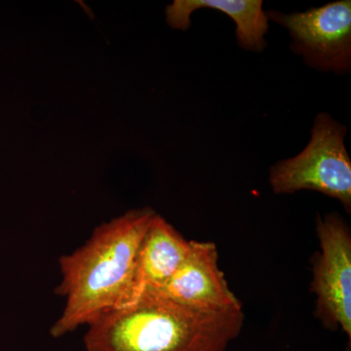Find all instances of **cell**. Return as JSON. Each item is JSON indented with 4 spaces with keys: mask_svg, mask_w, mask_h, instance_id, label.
I'll list each match as a JSON object with an SVG mask.
<instances>
[{
    "mask_svg": "<svg viewBox=\"0 0 351 351\" xmlns=\"http://www.w3.org/2000/svg\"><path fill=\"white\" fill-rule=\"evenodd\" d=\"M348 128L328 113L316 117L306 149L293 158L279 161L269 170L274 193L318 191L351 212V161L345 145Z\"/></svg>",
    "mask_w": 351,
    "mask_h": 351,
    "instance_id": "3",
    "label": "cell"
},
{
    "mask_svg": "<svg viewBox=\"0 0 351 351\" xmlns=\"http://www.w3.org/2000/svg\"><path fill=\"white\" fill-rule=\"evenodd\" d=\"M244 324L242 307L205 311L147 293L88 325L86 351H226Z\"/></svg>",
    "mask_w": 351,
    "mask_h": 351,
    "instance_id": "2",
    "label": "cell"
},
{
    "mask_svg": "<svg viewBox=\"0 0 351 351\" xmlns=\"http://www.w3.org/2000/svg\"><path fill=\"white\" fill-rule=\"evenodd\" d=\"M218 255L216 244L191 240L186 257L168 282L160 290L149 293L205 311L242 307L219 269Z\"/></svg>",
    "mask_w": 351,
    "mask_h": 351,
    "instance_id": "6",
    "label": "cell"
},
{
    "mask_svg": "<svg viewBox=\"0 0 351 351\" xmlns=\"http://www.w3.org/2000/svg\"><path fill=\"white\" fill-rule=\"evenodd\" d=\"M200 8L216 9L230 16L237 24V43L244 49L260 52L267 45L269 19L261 0H175L166 7L168 25L186 31L191 25V14Z\"/></svg>",
    "mask_w": 351,
    "mask_h": 351,
    "instance_id": "8",
    "label": "cell"
},
{
    "mask_svg": "<svg viewBox=\"0 0 351 351\" xmlns=\"http://www.w3.org/2000/svg\"><path fill=\"white\" fill-rule=\"evenodd\" d=\"M189 241L156 214L138 246L130 285L121 306L134 304L145 293L160 290L186 257Z\"/></svg>",
    "mask_w": 351,
    "mask_h": 351,
    "instance_id": "7",
    "label": "cell"
},
{
    "mask_svg": "<svg viewBox=\"0 0 351 351\" xmlns=\"http://www.w3.org/2000/svg\"><path fill=\"white\" fill-rule=\"evenodd\" d=\"M320 253L313 263L311 292L315 317L327 329H341L351 339V232L337 214L318 216Z\"/></svg>",
    "mask_w": 351,
    "mask_h": 351,
    "instance_id": "4",
    "label": "cell"
},
{
    "mask_svg": "<svg viewBox=\"0 0 351 351\" xmlns=\"http://www.w3.org/2000/svg\"><path fill=\"white\" fill-rule=\"evenodd\" d=\"M156 215L149 207L132 209L101 223L86 243L60 258L62 280L56 294L66 299V306L50 329L53 338L121 306L138 246Z\"/></svg>",
    "mask_w": 351,
    "mask_h": 351,
    "instance_id": "1",
    "label": "cell"
},
{
    "mask_svg": "<svg viewBox=\"0 0 351 351\" xmlns=\"http://www.w3.org/2000/svg\"><path fill=\"white\" fill-rule=\"evenodd\" d=\"M267 16L288 29L292 49L309 66L336 73L350 71V0L331 2L306 12L269 11Z\"/></svg>",
    "mask_w": 351,
    "mask_h": 351,
    "instance_id": "5",
    "label": "cell"
}]
</instances>
